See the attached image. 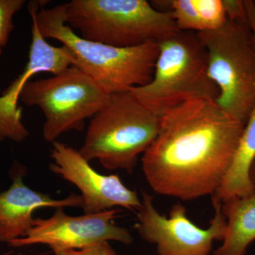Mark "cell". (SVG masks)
<instances>
[{"mask_svg":"<svg viewBox=\"0 0 255 255\" xmlns=\"http://www.w3.org/2000/svg\"><path fill=\"white\" fill-rule=\"evenodd\" d=\"M253 4H254L255 6V0H253Z\"/></svg>","mask_w":255,"mask_h":255,"instance_id":"cb8c5ba5","label":"cell"},{"mask_svg":"<svg viewBox=\"0 0 255 255\" xmlns=\"http://www.w3.org/2000/svg\"><path fill=\"white\" fill-rule=\"evenodd\" d=\"M53 252L54 255H119L108 242L80 250H58Z\"/></svg>","mask_w":255,"mask_h":255,"instance_id":"ac0fdd59","label":"cell"},{"mask_svg":"<svg viewBox=\"0 0 255 255\" xmlns=\"http://www.w3.org/2000/svg\"><path fill=\"white\" fill-rule=\"evenodd\" d=\"M53 173L72 183L81 191L85 214H97L114 208L137 211L141 206L136 191L128 188L117 174L97 172L76 149L63 142H53L50 152Z\"/></svg>","mask_w":255,"mask_h":255,"instance_id":"8fae6325","label":"cell"},{"mask_svg":"<svg viewBox=\"0 0 255 255\" xmlns=\"http://www.w3.org/2000/svg\"><path fill=\"white\" fill-rule=\"evenodd\" d=\"M37 11L42 36L61 42L71 50L73 66L80 69L108 94L129 92L150 83L159 54L158 42L132 48H117L84 39L66 23V3Z\"/></svg>","mask_w":255,"mask_h":255,"instance_id":"7a4b0ae2","label":"cell"},{"mask_svg":"<svg viewBox=\"0 0 255 255\" xmlns=\"http://www.w3.org/2000/svg\"><path fill=\"white\" fill-rule=\"evenodd\" d=\"M245 6H246L248 26L251 30L252 39L255 47V6L253 4V0H246Z\"/></svg>","mask_w":255,"mask_h":255,"instance_id":"ffe728a7","label":"cell"},{"mask_svg":"<svg viewBox=\"0 0 255 255\" xmlns=\"http://www.w3.org/2000/svg\"><path fill=\"white\" fill-rule=\"evenodd\" d=\"M65 14L84 39L117 48L159 42L179 31L170 11L145 0H72Z\"/></svg>","mask_w":255,"mask_h":255,"instance_id":"5b68a950","label":"cell"},{"mask_svg":"<svg viewBox=\"0 0 255 255\" xmlns=\"http://www.w3.org/2000/svg\"><path fill=\"white\" fill-rule=\"evenodd\" d=\"M197 33L207 53L209 78L219 88L216 103L246 124L255 105V47L248 23L228 19L218 29Z\"/></svg>","mask_w":255,"mask_h":255,"instance_id":"8992f818","label":"cell"},{"mask_svg":"<svg viewBox=\"0 0 255 255\" xmlns=\"http://www.w3.org/2000/svg\"><path fill=\"white\" fill-rule=\"evenodd\" d=\"M44 3L45 1H31L28 4L32 21L28 63L22 73L0 96V142L6 139L22 142L29 135L23 124L22 108L18 107V102L23 89L31 79L41 73L57 75L75 65V58L68 47L51 46L40 33L36 15Z\"/></svg>","mask_w":255,"mask_h":255,"instance_id":"30bf717a","label":"cell"},{"mask_svg":"<svg viewBox=\"0 0 255 255\" xmlns=\"http://www.w3.org/2000/svg\"><path fill=\"white\" fill-rule=\"evenodd\" d=\"M164 11H170L179 31L198 33L204 31L202 23L192 0L159 1ZM162 9V11H163Z\"/></svg>","mask_w":255,"mask_h":255,"instance_id":"9a60e30c","label":"cell"},{"mask_svg":"<svg viewBox=\"0 0 255 255\" xmlns=\"http://www.w3.org/2000/svg\"><path fill=\"white\" fill-rule=\"evenodd\" d=\"M204 31H213L227 21L228 18L223 0H192Z\"/></svg>","mask_w":255,"mask_h":255,"instance_id":"2e32d148","label":"cell"},{"mask_svg":"<svg viewBox=\"0 0 255 255\" xmlns=\"http://www.w3.org/2000/svg\"><path fill=\"white\" fill-rule=\"evenodd\" d=\"M255 160V105L246 124L232 162L221 187L213 196L221 202L255 194L250 173Z\"/></svg>","mask_w":255,"mask_h":255,"instance_id":"4fadbf2b","label":"cell"},{"mask_svg":"<svg viewBox=\"0 0 255 255\" xmlns=\"http://www.w3.org/2000/svg\"><path fill=\"white\" fill-rule=\"evenodd\" d=\"M226 231L215 255H246L255 241V194L222 202Z\"/></svg>","mask_w":255,"mask_h":255,"instance_id":"5bb4252c","label":"cell"},{"mask_svg":"<svg viewBox=\"0 0 255 255\" xmlns=\"http://www.w3.org/2000/svg\"><path fill=\"white\" fill-rule=\"evenodd\" d=\"M228 19L248 23L245 1L223 0Z\"/></svg>","mask_w":255,"mask_h":255,"instance_id":"d6986e66","label":"cell"},{"mask_svg":"<svg viewBox=\"0 0 255 255\" xmlns=\"http://www.w3.org/2000/svg\"><path fill=\"white\" fill-rule=\"evenodd\" d=\"M12 184L0 193V242L9 244L24 237L33 226V213L44 208L83 209L81 195L72 194L63 199H54L27 187L23 182L24 169L16 164L12 167Z\"/></svg>","mask_w":255,"mask_h":255,"instance_id":"7c38bea8","label":"cell"},{"mask_svg":"<svg viewBox=\"0 0 255 255\" xmlns=\"http://www.w3.org/2000/svg\"><path fill=\"white\" fill-rule=\"evenodd\" d=\"M26 3L25 0H0V45L4 47L14 28L13 17Z\"/></svg>","mask_w":255,"mask_h":255,"instance_id":"e0dca14e","label":"cell"},{"mask_svg":"<svg viewBox=\"0 0 255 255\" xmlns=\"http://www.w3.org/2000/svg\"><path fill=\"white\" fill-rule=\"evenodd\" d=\"M250 177H251V182L253 183V187H254L255 189V160L253 166H252Z\"/></svg>","mask_w":255,"mask_h":255,"instance_id":"44dd1931","label":"cell"},{"mask_svg":"<svg viewBox=\"0 0 255 255\" xmlns=\"http://www.w3.org/2000/svg\"><path fill=\"white\" fill-rule=\"evenodd\" d=\"M11 255V252H7V253H3V254H1L0 255Z\"/></svg>","mask_w":255,"mask_h":255,"instance_id":"7402d4cb","label":"cell"},{"mask_svg":"<svg viewBox=\"0 0 255 255\" xmlns=\"http://www.w3.org/2000/svg\"><path fill=\"white\" fill-rule=\"evenodd\" d=\"M212 202L214 218L209 227L204 229L191 222L181 204L172 206L169 217L162 216L152 196L143 192L135 228L144 241L155 245L158 255H209L214 242L223 241L226 231L222 202L215 196Z\"/></svg>","mask_w":255,"mask_h":255,"instance_id":"ba28073f","label":"cell"},{"mask_svg":"<svg viewBox=\"0 0 255 255\" xmlns=\"http://www.w3.org/2000/svg\"><path fill=\"white\" fill-rule=\"evenodd\" d=\"M159 127L158 116L131 92L114 94L92 117L78 151L88 162L97 159L105 169L132 173L139 155L158 135Z\"/></svg>","mask_w":255,"mask_h":255,"instance_id":"277c9868","label":"cell"},{"mask_svg":"<svg viewBox=\"0 0 255 255\" xmlns=\"http://www.w3.org/2000/svg\"><path fill=\"white\" fill-rule=\"evenodd\" d=\"M158 45L152 80L129 91L140 103L160 118L190 100H216L219 88L209 78L207 53L197 33L179 31Z\"/></svg>","mask_w":255,"mask_h":255,"instance_id":"3957f363","label":"cell"},{"mask_svg":"<svg viewBox=\"0 0 255 255\" xmlns=\"http://www.w3.org/2000/svg\"><path fill=\"white\" fill-rule=\"evenodd\" d=\"M1 48H2V46L0 45V54H1Z\"/></svg>","mask_w":255,"mask_h":255,"instance_id":"603a6c76","label":"cell"},{"mask_svg":"<svg viewBox=\"0 0 255 255\" xmlns=\"http://www.w3.org/2000/svg\"><path fill=\"white\" fill-rule=\"evenodd\" d=\"M245 127L209 99L190 100L166 112L158 135L142 156L149 185L157 194L184 201L214 195Z\"/></svg>","mask_w":255,"mask_h":255,"instance_id":"6da1fadb","label":"cell"},{"mask_svg":"<svg viewBox=\"0 0 255 255\" xmlns=\"http://www.w3.org/2000/svg\"><path fill=\"white\" fill-rule=\"evenodd\" d=\"M110 97L93 79L71 66L49 78L28 82L20 100L40 108L45 117L43 138L53 142L64 132L83 130L85 120L104 108Z\"/></svg>","mask_w":255,"mask_h":255,"instance_id":"52a82bcc","label":"cell"},{"mask_svg":"<svg viewBox=\"0 0 255 255\" xmlns=\"http://www.w3.org/2000/svg\"><path fill=\"white\" fill-rule=\"evenodd\" d=\"M119 212V210L114 209L71 216L65 214L63 209H57L48 219H34L33 227L27 234L11 242L9 246L19 248L46 245L55 251L80 250L112 241L130 244L131 234L114 223Z\"/></svg>","mask_w":255,"mask_h":255,"instance_id":"9c48e42d","label":"cell"}]
</instances>
